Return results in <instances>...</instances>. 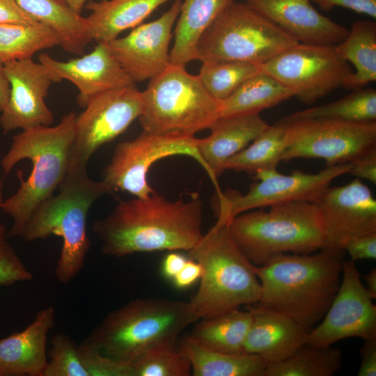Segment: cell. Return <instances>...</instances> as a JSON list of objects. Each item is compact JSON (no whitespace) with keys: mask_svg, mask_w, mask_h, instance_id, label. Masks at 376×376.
<instances>
[{"mask_svg":"<svg viewBox=\"0 0 376 376\" xmlns=\"http://www.w3.org/2000/svg\"><path fill=\"white\" fill-rule=\"evenodd\" d=\"M203 203L198 194L171 201L155 191L120 201L93 224L104 254L123 258L136 253L187 251L201 240Z\"/></svg>","mask_w":376,"mask_h":376,"instance_id":"6da1fadb","label":"cell"},{"mask_svg":"<svg viewBox=\"0 0 376 376\" xmlns=\"http://www.w3.org/2000/svg\"><path fill=\"white\" fill-rule=\"evenodd\" d=\"M342 268L343 258L325 250L275 255L254 267L261 288L254 304L285 315L309 331L333 301Z\"/></svg>","mask_w":376,"mask_h":376,"instance_id":"7a4b0ae2","label":"cell"},{"mask_svg":"<svg viewBox=\"0 0 376 376\" xmlns=\"http://www.w3.org/2000/svg\"><path fill=\"white\" fill-rule=\"evenodd\" d=\"M76 116L69 112L55 126L23 130L13 136L10 148L1 161L4 175L9 174L15 164L24 159L32 162V171L26 180L23 178L21 170L17 172L20 187L3 201L0 207L13 219V226L8 233L9 237L21 236L33 210L53 196L64 180Z\"/></svg>","mask_w":376,"mask_h":376,"instance_id":"3957f363","label":"cell"},{"mask_svg":"<svg viewBox=\"0 0 376 376\" xmlns=\"http://www.w3.org/2000/svg\"><path fill=\"white\" fill-rule=\"evenodd\" d=\"M189 302L136 299L110 312L82 342L114 360L132 364L198 320Z\"/></svg>","mask_w":376,"mask_h":376,"instance_id":"277c9868","label":"cell"},{"mask_svg":"<svg viewBox=\"0 0 376 376\" xmlns=\"http://www.w3.org/2000/svg\"><path fill=\"white\" fill-rule=\"evenodd\" d=\"M59 194L40 203L30 215L20 236L26 242L55 235L63 244L55 268L58 282L67 285L80 273L91 246L86 222L90 207L107 194H111L102 180L88 173H67Z\"/></svg>","mask_w":376,"mask_h":376,"instance_id":"5b68a950","label":"cell"},{"mask_svg":"<svg viewBox=\"0 0 376 376\" xmlns=\"http://www.w3.org/2000/svg\"><path fill=\"white\" fill-rule=\"evenodd\" d=\"M240 213L228 224L230 235L255 266L281 253L310 254L324 245L323 222L315 203L292 202Z\"/></svg>","mask_w":376,"mask_h":376,"instance_id":"8992f818","label":"cell"},{"mask_svg":"<svg viewBox=\"0 0 376 376\" xmlns=\"http://www.w3.org/2000/svg\"><path fill=\"white\" fill-rule=\"evenodd\" d=\"M189 253L202 267L200 285L189 301L199 320L258 301L255 265L232 239L228 224L216 222Z\"/></svg>","mask_w":376,"mask_h":376,"instance_id":"52a82bcc","label":"cell"},{"mask_svg":"<svg viewBox=\"0 0 376 376\" xmlns=\"http://www.w3.org/2000/svg\"><path fill=\"white\" fill-rule=\"evenodd\" d=\"M149 81L138 118L143 131L194 136L220 118V102L185 67L171 63Z\"/></svg>","mask_w":376,"mask_h":376,"instance_id":"ba28073f","label":"cell"},{"mask_svg":"<svg viewBox=\"0 0 376 376\" xmlns=\"http://www.w3.org/2000/svg\"><path fill=\"white\" fill-rule=\"evenodd\" d=\"M298 42L246 2H233L200 39L196 60L262 64Z\"/></svg>","mask_w":376,"mask_h":376,"instance_id":"9c48e42d","label":"cell"},{"mask_svg":"<svg viewBox=\"0 0 376 376\" xmlns=\"http://www.w3.org/2000/svg\"><path fill=\"white\" fill-rule=\"evenodd\" d=\"M351 163L327 166L317 173L294 171L284 175L276 169L262 170L254 174L257 180L242 194L227 189H216L214 211L219 224H228L236 215L258 208L292 203H315L339 176L349 173Z\"/></svg>","mask_w":376,"mask_h":376,"instance_id":"30bf717a","label":"cell"},{"mask_svg":"<svg viewBox=\"0 0 376 376\" xmlns=\"http://www.w3.org/2000/svg\"><path fill=\"white\" fill-rule=\"evenodd\" d=\"M286 129L282 161L320 158L326 167L351 162L376 149V121L331 118L278 120Z\"/></svg>","mask_w":376,"mask_h":376,"instance_id":"8fae6325","label":"cell"},{"mask_svg":"<svg viewBox=\"0 0 376 376\" xmlns=\"http://www.w3.org/2000/svg\"><path fill=\"white\" fill-rule=\"evenodd\" d=\"M142 109V91L134 84L93 97L76 116L67 173H88L94 152L123 134L139 118Z\"/></svg>","mask_w":376,"mask_h":376,"instance_id":"7c38bea8","label":"cell"},{"mask_svg":"<svg viewBox=\"0 0 376 376\" xmlns=\"http://www.w3.org/2000/svg\"><path fill=\"white\" fill-rule=\"evenodd\" d=\"M260 72L279 81L303 103L313 104L345 87L353 70L335 45L298 42L260 64Z\"/></svg>","mask_w":376,"mask_h":376,"instance_id":"4fadbf2b","label":"cell"},{"mask_svg":"<svg viewBox=\"0 0 376 376\" xmlns=\"http://www.w3.org/2000/svg\"><path fill=\"white\" fill-rule=\"evenodd\" d=\"M197 143L195 136L143 131L134 139L117 145L110 162L102 171L101 180L111 194L123 191L134 197H147L155 192L148 182L147 174L157 161L169 156L186 155L204 169Z\"/></svg>","mask_w":376,"mask_h":376,"instance_id":"5bb4252c","label":"cell"},{"mask_svg":"<svg viewBox=\"0 0 376 376\" xmlns=\"http://www.w3.org/2000/svg\"><path fill=\"white\" fill-rule=\"evenodd\" d=\"M361 281L354 261L343 260L336 294L322 320L306 336V344L328 347L345 338L376 337V306Z\"/></svg>","mask_w":376,"mask_h":376,"instance_id":"9a60e30c","label":"cell"},{"mask_svg":"<svg viewBox=\"0 0 376 376\" xmlns=\"http://www.w3.org/2000/svg\"><path fill=\"white\" fill-rule=\"evenodd\" d=\"M315 203L323 222L324 242L321 250L343 258V246L347 240L376 233V200L359 178L343 186L329 187Z\"/></svg>","mask_w":376,"mask_h":376,"instance_id":"2e32d148","label":"cell"},{"mask_svg":"<svg viewBox=\"0 0 376 376\" xmlns=\"http://www.w3.org/2000/svg\"><path fill=\"white\" fill-rule=\"evenodd\" d=\"M3 65L10 93L1 111L2 130L8 132L16 129L49 126L54 116L45 99L52 84L58 82L53 74L32 58L10 61Z\"/></svg>","mask_w":376,"mask_h":376,"instance_id":"e0dca14e","label":"cell"},{"mask_svg":"<svg viewBox=\"0 0 376 376\" xmlns=\"http://www.w3.org/2000/svg\"><path fill=\"white\" fill-rule=\"evenodd\" d=\"M181 4V0H174L169 9L157 19L141 24L127 36L107 42L134 83L151 79L171 64L172 29Z\"/></svg>","mask_w":376,"mask_h":376,"instance_id":"ac0fdd59","label":"cell"},{"mask_svg":"<svg viewBox=\"0 0 376 376\" xmlns=\"http://www.w3.org/2000/svg\"><path fill=\"white\" fill-rule=\"evenodd\" d=\"M39 62L50 70L58 82L66 79L77 88V102L82 107L100 93L134 84L113 55L107 42H97L90 53L68 61L40 54Z\"/></svg>","mask_w":376,"mask_h":376,"instance_id":"d6986e66","label":"cell"},{"mask_svg":"<svg viewBox=\"0 0 376 376\" xmlns=\"http://www.w3.org/2000/svg\"><path fill=\"white\" fill-rule=\"evenodd\" d=\"M298 42L336 45L349 30L319 13L311 0H245Z\"/></svg>","mask_w":376,"mask_h":376,"instance_id":"ffe728a7","label":"cell"},{"mask_svg":"<svg viewBox=\"0 0 376 376\" xmlns=\"http://www.w3.org/2000/svg\"><path fill=\"white\" fill-rule=\"evenodd\" d=\"M55 316L54 308L46 306L24 330L0 339V376H42Z\"/></svg>","mask_w":376,"mask_h":376,"instance_id":"44dd1931","label":"cell"},{"mask_svg":"<svg viewBox=\"0 0 376 376\" xmlns=\"http://www.w3.org/2000/svg\"><path fill=\"white\" fill-rule=\"evenodd\" d=\"M268 125L259 113L220 117L210 128L209 136L198 139L197 148L204 169L216 188H219L217 178L225 171L227 161L248 146Z\"/></svg>","mask_w":376,"mask_h":376,"instance_id":"7402d4cb","label":"cell"},{"mask_svg":"<svg viewBox=\"0 0 376 376\" xmlns=\"http://www.w3.org/2000/svg\"><path fill=\"white\" fill-rule=\"evenodd\" d=\"M248 308L253 318L245 354L257 355L268 366L288 358L306 344L308 331L289 317L256 305Z\"/></svg>","mask_w":376,"mask_h":376,"instance_id":"603a6c76","label":"cell"},{"mask_svg":"<svg viewBox=\"0 0 376 376\" xmlns=\"http://www.w3.org/2000/svg\"><path fill=\"white\" fill-rule=\"evenodd\" d=\"M235 0H184L176 20L170 63L185 67L196 60L204 33Z\"/></svg>","mask_w":376,"mask_h":376,"instance_id":"cb8c5ba5","label":"cell"},{"mask_svg":"<svg viewBox=\"0 0 376 376\" xmlns=\"http://www.w3.org/2000/svg\"><path fill=\"white\" fill-rule=\"evenodd\" d=\"M171 0H102L85 6L93 40L109 42L120 33L142 24L157 8Z\"/></svg>","mask_w":376,"mask_h":376,"instance_id":"d4e9b609","label":"cell"},{"mask_svg":"<svg viewBox=\"0 0 376 376\" xmlns=\"http://www.w3.org/2000/svg\"><path fill=\"white\" fill-rule=\"evenodd\" d=\"M15 1L24 12L50 26L67 52L81 54L93 40L87 18L75 13L65 0Z\"/></svg>","mask_w":376,"mask_h":376,"instance_id":"484cf974","label":"cell"},{"mask_svg":"<svg viewBox=\"0 0 376 376\" xmlns=\"http://www.w3.org/2000/svg\"><path fill=\"white\" fill-rule=\"evenodd\" d=\"M194 376H263L267 363L255 354H230L209 349L189 335L180 342Z\"/></svg>","mask_w":376,"mask_h":376,"instance_id":"4316f807","label":"cell"},{"mask_svg":"<svg viewBox=\"0 0 376 376\" xmlns=\"http://www.w3.org/2000/svg\"><path fill=\"white\" fill-rule=\"evenodd\" d=\"M338 54L354 67L345 88L356 90L376 81V23L357 20L345 39L335 45Z\"/></svg>","mask_w":376,"mask_h":376,"instance_id":"83f0119b","label":"cell"},{"mask_svg":"<svg viewBox=\"0 0 376 376\" xmlns=\"http://www.w3.org/2000/svg\"><path fill=\"white\" fill-rule=\"evenodd\" d=\"M253 314L232 310L220 315L203 318L189 334L202 345L230 354H244V343L252 322Z\"/></svg>","mask_w":376,"mask_h":376,"instance_id":"f1b7e54d","label":"cell"},{"mask_svg":"<svg viewBox=\"0 0 376 376\" xmlns=\"http://www.w3.org/2000/svg\"><path fill=\"white\" fill-rule=\"evenodd\" d=\"M294 96L291 90L273 77L258 73L220 102V117L259 113Z\"/></svg>","mask_w":376,"mask_h":376,"instance_id":"f546056e","label":"cell"},{"mask_svg":"<svg viewBox=\"0 0 376 376\" xmlns=\"http://www.w3.org/2000/svg\"><path fill=\"white\" fill-rule=\"evenodd\" d=\"M287 146L285 127L278 121L268 127L248 146L229 159L224 169L253 175L262 170L276 169Z\"/></svg>","mask_w":376,"mask_h":376,"instance_id":"4dcf8cb0","label":"cell"},{"mask_svg":"<svg viewBox=\"0 0 376 376\" xmlns=\"http://www.w3.org/2000/svg\"><path fill=\"white\" fill-rule=\"evenodd\" d=\"M60 45L56 33L48 25L0 24V63L32 58L40 50Z\"/></svg>","mask_w":376,"mask_h":376,"instance_id":"1f68e13d","label":"cell"},{"mask_svg":"<svg viewBox=\"0 0 376 376\" xmlns=\"http://www.w3.org/2000/svg\"><path fill=\"white\" fill-rule=\"evenodd\" d=\"M341 364L340 349L306 343L288 358L267 366L263 376H332Z\"/></svg>","mask_w":376,"mask_h":376,"instance_id":"d6a6232c","label":"cell"},{"mask_svg":"<svg viewBox=\"0 0 376 376\" xmlns=\"http://www.w3.org/2000/svg\"><path fill=\"white\" fill-rule=\"evenodd\" d=\"M341 99L290 114L285 118H331L348 121H376V91L361 88Z\"/></svg>","mask_w":376,"mask_h":376,"instance_id":"836d02e7","label":"cell"},{"mask_svg":"<svg viewBox=\"0 0 376 376\" xmlns=\"http://www.w3.org/2000/svg\"><path fill=\"white\" fill-rule=\"evenodd\" d=\"M260 72V64L244 61L203 62L198 77L217 101L228 98L242 83Z\"/></svg>","mask_w":376,"mask_h":376,"instance_id":"e575fe53","label":"cell"},{"mask_svg":"<svg viewBox=\"0 0 376 376\" xmlns=\"http://www.w3.org/2000/svg\"><path fill=\"white\" fill-rule=\"evenodd\" d=\"M134 376H188L191 366L176 340L160 343L141 354L132 364Z\"/></svg>","mask_w":376,"mask_h":376,"instance_id":"d590c367","label":"cell"},{"mask_svg":"<svg viewBox=\"0 0 376 376\" xmlns=\"http://www.w3.org/2000/svg\"><path fill=\"white\" fill-rule=\"evenodd\" d=\"M51 344L42 376H89L79 354L78 345L68 335L56 334Z\"/></svg>","mask_w":376,"mask_h":376,"instance_id":"8d00e7d4","label":"cell"},{"mask_svg":"<svg viewBox=\"0 0 376 376\" xmlns=\"http://www.w3.org/2000/svg\"><path fill=\"white\" fill-rule=\"evenodd\" d=\"M8 233L0 223V287L33 279L32 273L9 242Z\"/></svg>","mask_w":376,"mask_h":376,"instance_id":"74e56055","label":"cell"},{"mask_svg":"<svg viewBox=\"0 0 376 376\" xmlns=\"http://www.w3.org/2000/svg\"><path fill=\"white\" fill-rule=\"evenodd\" d=\"M78 352L89 376H134L131 364L104 356L81 342Z\"/></svg>","mask_w":376,"mask_h":376,"instance_id":"f35d334b","label":"cell"},{"mask_svg":"<svg viewBox=\"0 0 376 376\" xmlns=\"http://www.w3.org/2000/svg\"><path fill=\"white\" fill-rule=\"evenodd\" d=\"M353 261L376 258V233L354 237L347 240L343 246Z\"/></svg>","mask_w":376,"mask_h":376,"instance_id":"ab89813d","label":"cell"},{"mask_svg":"<svg viewBox=\"0 0 376 376\" xmlns=\"http://www.w3.org/2000/svg\"><path fill=\"white\" fill-rule=\"evenodd\" d=\"M321 10L329 11L336 6L352 10L357 13L376 18V0H311Z\"/></svg>","mask_w":376,"mask_h":376,"instance_id":"60d3db41","label":"cell"},{"mask_svg":"<svg viewBox=\"0 0 376 376\" xmlns=\"http://www.w3.org/2000/svg\"><path fill=\"white\" fill-rule=\"evenodd\" d=\"M36 24L38 20L24 12L15 0H0V24Z\"/></svg>","mask_w":376,"mask_h":376,"instance_id":"b9f144b4","label":"cell"},{"mask_svg":"<svg viewBox=\"0 0 376 376\" xmlns=\"http://www.w3.org/2000/svg\"><path fill=\"white\" fill-rule=\"evenodd\" d=\"M349 173L359 179L376 183V149L359 157L350 162Z\"/></svg>","mask_w":376,"mask_h":376,"instance_id":"7bdbcfd3","label":"cell"},{"mask_svg":"<svg viewBox=\"0 0 376 376\" xmlns=\"http://www.w3.org/2000/svg\"><path fill=\"white\" fill-rule=\"evenodd\" d=\"M359 350L361 362L358 376L376 375V337L363 340Z\"/></svg>","mask_w":376,"mask_h":376,"instance_id":"ee69618b","label":"cell"},{"mask_svg":"<svg viewBox=\"0 0 376 376\" xmlns=\"http://www.w3.org/2000/svg\"><path fill=\"white\" fill-rule=\"evenodd\" d=\"M202 267L196 260H187L182 269L173 279L176 287L185 288L194 284L200 279Z\"/></svg>","mask_w":376,"mask_h":376,"instance_id":"f6af8a7d","label":"cell"},{"mask_svg":"<svg viewBox=\"0 0 376 376\" xmlns=\"http://www.w3.org/2000/svg\"><path fill=\"white\" fill-rule=\"evenodd\" d=\"M187 259L182 254L171 251L166 256L162 264L163 273L166 277L173 279L182 269Z\"/></svg>","mask_w":376,"mask_h":376,"instance_id":"bcb514c9","label":"cell"},{"mask_svg":"<svg viewBox=\"0 0 376 376\" xmlns=\"http://www.w3.org/2000/svg\"><path fill=\"white\" fill-rule=\"evenodd\" d=\"M10 86L6 77L3 65L0 63V112L5 107L9 97Z\"/></svg>","mask_w":376,"mask_h":376,"instance_id":"7dc6e473","label":"cell"},{"mask_svg":"<svg viewBox=\"0 0 376 376\" xmlns=\"http://www.w3.org/2000/svg\"><path fill=\"white\" fill-rule=\"evenodd\" d=\"M366 288L373 299L376 298V269L373 268L364 276Z\"/></svg>","mask_w":376,"mask_h":376,"instance_id":"c3c4849f","label":"cell"},{"mask_svg":"<svg viewBox=\"0 0 376 376\" xmlns=\"http://www.w3.org/2000/svg\"><path fill=\"white\" fill-rule=\"evenodd\" d=\"M65 1L75 13L80 14L86 0H65Z\"/></svg>","mask_w":376,"mask_h":376,"instance_id":"681fc988","label":"cell"},{"mask_svg":"<svg viewBox=\"0 0 376 376\" xmlns=\"http://www.w3.org/2000/svg\"><path fill=\"white\" fill-rule=\"evenodd\" d=\"M3 201H4V199H3V193H2V190H1V185L0 184V207L2 205Z\"/></svg>","mask_w":376,"mask_h":376,"instance_id":"f907efd6","label":"cell"}]
</instances>
